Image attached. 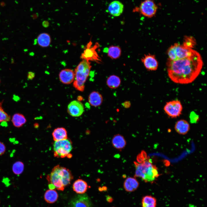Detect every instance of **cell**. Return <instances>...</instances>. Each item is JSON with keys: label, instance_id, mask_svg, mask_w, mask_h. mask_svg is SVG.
<instances>
[{"label": "cell", "instance_id": "6da1fadb", "mask_svg": "<svg viewBox=\"0 0 207 207\" xmlns=\"http://www.w3.org/2000/svg\"><path fill=\"white\" fill-rule=\"evenodd\" d=\"M203 65L201 55L194 50L189 56L175 60H168L167 64L168 75L174 83L188 84L197 78Z\"/></svg>", "mask_w": 207, "mask_h": 207}, {"label": "cell", "instance_id": "7a4b0ae2", "mask_svg": "<svg viewBox=\"0 0 207 207\" xmlns=\"http://www.w3.org/2000/svg\"><path fill=\"white\" fill-rule=\"evenodd\" d=\"M137 160V162H134L135 168V177H140L146 182H153L159 175L156 166L147 158L144 152L138 155Z\"/></svg>", "mask_w": 207, "mask_h": 207}, {"label": "cell", "instance_id": "3957f363", "mask_svg": "<svg viewBox=\"0 0 207 207\" xmlns=\"http://www.w3.org/2000/svg\"><path fill=\"white\" fill-rule=\"evenodd\" d=\"M73 177L68 169L57 165L52 169L46 179L49 184L53 185L57 190L63 191L70 185Z\"/></svg>", "mask_w": 207, "mask_h": 207}, {"label": "cell", "instance_id": "277c9868", "mask_svg": "<svg viewBox=\"0 0 207 207\" xmlns=\"http://www.w3.org/2000/svg\"><path fill=\"white\" fill-rule=\"evenodd\" d=\"M91 68L89 61L83 60L75 68L73 85L77 90L82 92L84 90L85 83L89 75Z\"/></svg>", "mask_w": 207, "mask_h": 207}, {"label": "cell", "instance_id": "5b68a950", "mask_svg": "<svg viewBox=\"0 0 207 207\" xmlns=\"http://www.w3.org/2000/svg\"><path fill=\"white\" fill-rule=\"evenodd\" d=\"M194 50L188 47L183 44L175 43L168 49L167 53L168 60H175L189 56L193 53Z\"/></svg>", "mask_w": 207, "mask_h": 207}, {"label": "cell", "instance_id": "8992f818", "mask_svg": "<svg viewBox=\"0 0 207 207\" xmlns=\"http://www.w3.org/2000/svg\"><path fill=\"white\" fill-rule=\"evenodd\" d=\"M72 149V143L69 139L55 141L53 144L54 156L57 158H71L70 154Z\"/></svg>", "mask_w": 207, "mask_h": 207}, {"label": "cell", "instance_id": "52a82bcc", "mask_svg": "<svg viewBox=\"0 0 207 207\" xmlns=\"http://www.w3.org/2000/svg\"><path fill=\"white\" fill-rule=\"evenodd\" d=\"M158 6L154 0H143L138 7L133 9V12L139 13L147 18H152L156 14Z\"/></svg>", "mask_w": 207, "mask_h": 207}, {"label": "cell", "instance_id": "ba28073f", "mask_svg": "<svg viewBox=\"0 0 207 207\" xmlns=\"http://www.w3.org/2000/svg\"><path fill=\"white\" fill-rule=\"evenodd\" d=\"M165 113L171 118L179 116L183 110V106L180 101L178 100H173L167 102L164 107Z\"/></svg>", "mask_w": 207, "mask_h": 207}, {"label": "cell", "instance_id": "9c48e42d", "mask_svg": "<svg viewBox=\"0 0 207 207\" xmlns=\"http://www.w3.org/2000/svg\"><path fill=\"white\" fill-rule=\"evenodd\" d=\"M91 42H90L87 45V47L81 54L80 57L82 60H85L87 61H93L99 62H101L96 49L99 46L98 43L96 44L93 46L91 47Z\"/></svg>", "mask_w": 207, "mask_h": 207}, {"label": "cell", "instance_id": "30bf717a", "mask_svg": "<svg viewBox=\"0 0 207 207\" xmlns=\"http://www.w3.org/2000/svg\"><path fill=\"white\" fill-rule=\"evenodd\" d=\"M69 207H92L90 198L86 194H78L70 201Z\"/></svg>", "mask_w": 207, "mask_h": 207}, {"label": "cell", "instance_id": "8fae6325", "mask_svg": "<svg viewBox=\"0 0 207 207\" xmlns=\"http://www.w3.org/2000/svg\"><path fill=\"white\" fill-rule=\"evenodd\" d=\"M67 111L72 116L77 117L81 116L84 111L83 104L78 100H74L68 104Z\"/></svg>", "mask_w": 207, "mask_h": 207}, {"label": "cell", "instance_id": "7c38bea8", "mask_svg": "<svg viewBox=\"0 0 207 207\" xmlns=\"http://www.w3.org/2000/svg\"><path fill=\"white\" fill-rule=\"evenodd\" d=\"M141 61L145 68L150 71H155L158 68V62L155 55L150 54L145 55Z\"/></svg>", "mask_w": 207, "mask_h": 207}, {"label": "cell", "instance_id": "4fadbf2b", "mask_svg": "<svg viewBox=\"0 0 207 207\" xmlns=\"http://www.w3.org/2000/svg\"><path fill=\"white\" fill-rule=\"evenodd\" d=\"M124 9L123 4L119 1L115 0L111 2L108 7L109 13L112 16L117 17L120 15Z\"/></svg>", "mask_w": 207, "mask_h": 207}, {"label": "cell", "instance_id": "5bb4252c", "mask_svg": "<svg viewBox=\"0 0 207 207\" xmlns=\"http://www.w3.org/2000/svg\"><path fill=\"white\" fill-rule=\"evenodd\" d=\"M59 78L62 83L65 84H70L74 81V72L69 69L62 70L59 73Z\"/></svg>", "mask_w": 207, "mask_h": 207}, {"label": "cell", "instance_id": "9a60e30c", "mask_svg": "<svg viewBox=\"0 0 207 207\" xmlns=\"http://www.w3.org/2000/svg\"><path fill=\"white\" fill-rule=\"evenodd\" d=\"M190 126L188 122L184 119L177 121L175 126V129L176 132L179 134L185 135L189 131Z\"/></svg>", "mask_w": 207, "mask_h": 207}, {"label": "cell", "instance_id": "2e32d148", "mask_svg": "<svg viewBox=\"0 0 207 207\" xmlns=\"http://www.w3.org/2000/svg\"><path fill=\"white\" fill-rule=\"evenodd\" d=\"M88 187L87 183L84 180L78 179L75 181L72 185L74 191L79 194L85 193Z\"/></svg>", "mask_w": 207, "mask_h": 207}, {"label": "cell", "instance_id": "e0dca14e", "mask_svg": "<svg viewBox=\"0 0 207 207\" xmlns=\"http://www.w3.org/2000/svg\"><path fill=\"white\" fill-rule=\"evenodd\" d=\"M88 101L91 105L97 107L101 105L103 101V97L99 92L93 91L89 95Z\"/></svg>", "mask_w": 207, "mask_h": 207}, {"label": "cell", "instance_id": "ac0fdd59", "mask_svg": "<svg viewBox=\"0 0 207 207\" xmlns=\"http://www.w3.org/2000/svg\"><path fill=\"white\" fill-rule=\"evenodd\" d=\"M139 185L138 181L135 177H128L124 181L123 186L127 191L131 192L135 191Z\"/></svg>", "mask_w": 207, "mask_h": 207}, {"label": "cell", "instance_id": "d6986e66", "mask_svg": "<svg viewBox=\"0 0 207 207\" xmlns=\"http://www.w3.org/2000/svg\"><path fill=\"white\" fill-rule=\"evenodd\" d=\"M112 143L114 147L121 150L123 149L126 145V141L124 137L119 134H117L113 137Z\"/></svg>", "mask_w": 207, "mask_h": 207}, {"label": "cell", "instance_id": "ffe728a7", "mask_svg": "<svg viewBox=\"0 0 207 207\" xmlns=\"http://www.w3.org/2000/svg\"><path fill=\"white\" fill-rule=\"evenodd\" d=\"M54 141L65 139L68 138L67 131L64 128L58 127L55 129L52 133Z\"/></svg>", "mask_w": 207, "mask_h": 207}, {"label": "cell", "instance_id": "44dd1931", "mask_svg": "<svg viewBox=\"0 0 207 207\" xmlns=\"http://www.w3.org/2000/svg\"><path fill=\"white\" fill-rule=\"evenodd\" d=\"M12 121L13 125L17 128L22 126L26 122L24 116L20 113L15 114L12 116Z\"/></svg>", "mask_w": 207, "mask_h": 207}, {"label": "cell", "instance_id": "7402d4cb", "mask_svg": "<svg viewBox=\"0 0 207 207\" xmlns=\"http://www.w3.org/2000/svg\"><path fill=\"white\" fill-rule=\"evenodd\" d=\"M106 50L108 56L112 59H116L119 58L121 54V50L118 46L112 45Z\"/></svg>", "mask_w": 207, "mask_h": 207}, {"label": "cell", "instance_id": "603a6c76", "mask_svg": "<svg viewBox=\"0 0 207 207\" xmlns=\"http://www.w3.org/2000/svg\"><path fill=\"white\" fill-rule=\"evenodd\" d=\"M57 192L54 189L47 190L44 194V199L47 203L53 204L55 202L58 198Z\"/></svg>", "mask_w": 207, "mask_h": 207}, {"label": "cell", "instance_id": "cb8c5ba5", "mask_svg": "<svg viewBox=\"0 0 207 207\" xmlns=\"http://www.w3.org/2000/svg\"><path fill=\"white\" fill-rule=\"evenodd\" d=\"M37 42L40 46L45 47H48L51 42V38L49 35L47 33H42L39 34L37 37Z\"/></svg>", "mask_w": 207, "mask_h": 207}, {"label": "cell", "instance_id": "d4e9b609", "mask_svg": "<svg viewBox=\"0 0 207 207\" xmlns=\"http://www.w3.org/2000/svg\"><path fill=\"white\" fill-rule=\"evenodd\" d=\"M106 83L109 87L112 89H115L120 86L121 80L119 76L115 75H112L108 77Z\"/></svg>", "mask_w": 207, "mask_h": 207}, {"label": "cell", "instance_id": "484cf974", "mask_svg": "<svg viewBox=\"0 0 207 207\" xmlns=\"http://www.w3.org/2000/svg\"><path fill=\"white\" fill-rule=\"evenodd\" d=\"M156 205L157 200L155 197L151 195H146L143 197L142 207H156Z\"/></svg>", "mask_w": 207, "mask_h": 207}, {"label": "cell", "instance_id": "4316f807", "mask_svg": "<svg viewBox=\"0 0 207 207\" xmlns=\"http://www.w3.org/2000/svg\"><path fill=\"white\" fill-rule=\"evenodd\" d=\"M24 168V163L20 161L15 162L13 164L12 170L14 173L16 175H20L23 172Z\"/></svg>", "mask_w": 207, "mask_h": 207}, {"label": "cell", "instance_id": "83f0119b", "mask_svg": "<svg viewBox=\"0 0 207 207\" xmlns=\"http://www.w3.org/2000/svg\"><path fill=\"white\" fill-rule=\"evenodd\" d=\"M183 44L190 48H193L195 44V39L192 37H185Z\"/></svg>", "mask_w": 207, "mask_h": 207}, {"label": "cell", "instance_id": "f1b7e54d", "mask_svg": "<svg viewBox=\"0 0 207 207\" xmlns=\"http://www.w3.org/2000/svg\"><path fill=\"white\" fill-rule=\"evenodd\" d=\"M11 119V117L0 106V122H6L9 121Z\"/></svg>", "mask_w": 207, "mask_h": 207}, {"label": "cell", "instance_id": "f546056e", "mask_svg": "<svg viewBox=\"0 0 207 207\" xmlns=\"http://www.w3.org/2000/svg\"><path fill=\"white\" fill-rule=\"evenodd\" d=\"M190 119L191 122L192 123H196L199 120V116L195 112H191L190 115Z\"/></svg>", "mask_w": 207, "mask_h": 207}, {"label": "cell", "instance_id": "4dcf8cb0", "mask_svg": "<svg viewBox=\"0 0 207 207\" xmlns=\"http://www.w3.org/2000/svg\"><path fill=\"white\" fill-rule=\"evenodd\" d=\"M6 147L5 144L0 141V156L3 154L5 152Z\"/></svg>", "mask_w": 207, "mask_h": 207}, {"label": "cell", "instance_id": "1f68e13d", "mask_svg": "<svg viewBox=\"0 0 207 207\" xmlns=\"http://www.w3.org/2000/svg\"><path fill=\"white\" fill-rule=\"evenodd\" d=\"M35 76V74L32 72H29L28 73L27 75L28 78L30 80H32Z\"/></svg>", "mask_w": 207, "mask_h": 207}, {"label": "cell", "instance_id": "d6a6232c", "mask_svg": "<svg viewBox=\"0 0 207 207\" xmlns=\"http://www.w3.org/2000/svg\"><path fill=\"white\" fill-rule=\"evenodd\" d=\"M106 200L108 202H111L113 201V198L110 196L108 195L106 196Z\"/></svg>", "mask_w": 207, "mask_h": 207}, {"label": "cell", "instance_id": "836d02e7", "mask_svg": "<svg viewBox=\"0 0 207 207\" xmlns=\"http://www.w3.org/2000/svg\"><path fill=\"white\" fill-rule=\"evenodd\" d=\"M49 24L48 22L47 21H44L42 23L43 26L45 27H47L49 25Z\"/></svg>", "mask_w": 207, "mask_h": 207}, {"label": "cell", "instance_id": "e575fe53", "mask_svg": "<svg viewBox=\"0 0 207 207\" xmlns=\"http://www.w3.org/2000/svg\"><path fill=\"white\" fill-rule=\"evenodd\" d=\"M0 82H1V80H0Z\"/></svg>", "mask_w": 207, "mask_h": 207}]
</instances>
